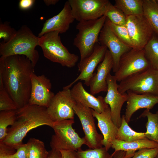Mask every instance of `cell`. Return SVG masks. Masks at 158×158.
<instances>
[{
	"label": "cell",
	"mask_w": 158,
	"mask_h": 158,
	"mask_svg": "<svg viewBox=\"0 0 158 158\" xmlns=\"http://www.w3.org/2000/svg\"><path fill=\"white\" fill-rule=\"evenodd\" d=\"M106 17L103 16L95 20L79 23L76 28L78 32L73 40V44L79 49L80 63L90 56L98 42L100 32L105 23Z\"/></svg>",
	"instance_id": "cell-4"
},
{
	"label": "cell",
	"mask_w": 158,
	"mask_h": 158,
	"mask_svg": "<svg viewBox=\"0 0 158 158\" xmlns=\"http://www.w3.org/2000/svg\"><path fill=\"white\" fill-rule=\"evenodd\" d=\"M34 67L31 61L24 55L0 58V78L18 109L28 103L31 75L34 72Z\"/></svg>",
	"instance_id": "cell-1"
},
{
	"label": "cell",
	"mask_w": 158,
	"mask_h": 158,
	"mask_svg": "<svg viewBox=\"0 0 158 158\" xmlns=\"http://www.w3.org/2000/svg\"><path fill=\"white\" fill-rule=\"evenodd\" d=\"M27 144L28 158H47L49 152L46 150L42 141L37 139L31 138Z\"/></svg>",
	"instance_id": "cell-29"
},
{
	"label": "cell",
	"mask_w": 158,
	"mask_h": 158,
	"mask_svg": "<svg viewBox=\"0 0 158 158\" xmlns=\"http://www.w3.org/2000/svg\"><path fill=\"white\" fill-rule=\"evenodd\" d=\"M76 102L70 88L64 86L55 94L47 108V112L54 122L74 119L75 113L73 107Z\"/></svg>",
	"instance_id": "cell-10"
},
{
	"label": "cell",
	"mask_w": 158,
	"mask_h": 158,
	"mask_svg": "<svg viewBox=\"0 0 158 158\" xmlns=\"http://www.w3.org/2000/svg\"><path fill=\"white\" fill-rule=\"evenodd\" d=\"M126 152L124 151L120 150L113 153L111 154V158H124Z\"/></svg>",
	"instance_id": "cell-41"
},
{
	"label": "cell",
	"mask_w": 158,
	"mask_h": 158,
	"mask_svg": "<svg viewBox=\"0 0 158 158\" xmlns=\"http://www.w3.org/2000/svg\"><path fill=\"white\" fill-rule=\"evenodd\" d=\"M16 110L0 111V142L5 138L7 134V127L12 126L16 117Z\"/></svg>",
	"instance_id": "cell-28"
},
{
	"label": "cell",
	"mask_w": 158,
	"mask_h": 158,
	"mask_svg": "<svg viewBox=\"0 0 158 158\" xmlns=\"http://www.w3.org/2000/svg\"><path fill=\"white\" fill-rule=\"evenodd\" d=\"M58 31H52L39 37V46L44 56L51 61L63 66H74L79 59L77 55L71 53L62 43Z\"/></svg>",
	"instance_id": "cell-5"
},
{
	"label": "cell",
	"mask_w": 158,
	"mask_h": 158,
	"mask_svg": "<svg viewBox=\"0 0 158 158\" xmlns=\"http://www.w3.org/2000/svg\"><path fill=\"white\" fill-rule=\"evenodd\" d=\"M118 89L121 94L131 91L158 96V70L150 67L132 75L120 82Z\"/></svg>",
	"instance_id": "cell-7"
},
{
	"label": "cell",
	"mask_w": 158,
	"mask_h": 158,
	"mask_svg": "<svg viewBox=\"0 0 158 158\" xmlns=\"http://www.w3.org/2000/svg\"><path fill=\"white\" fill-rule=\"evenodd\" d=\"M72 16L79 22L97 19L104 15L108 0H68Z\"/></svg>",
	"instance_id": "cell-9"
},
{
	"label": "cell",
	"mask_w": 158,
	"mask_h": 158,
	"mask_svg": "<svg viewBox=\"0 0 158 158\" xmlns=\"http://www.w3.org/2000/svg\"><path fill=\"white\" fill-rule=\"evenodd\" d=\"M150 67L144 49L133 48L121 57L114 76L117 81L120 82L132 75Z\"/></svg>",
	"instance_id": "cell-8"
},
{
	"label": "cell",
	"mask_w": 158,
	"mask_h": 158,
	"mask_svg": "<svg viewBox=\"0 0 158 158\" xmlns=\"http://www.w3.org/2000/svg\"><path fill=\"white\" fill-rule=\"evenodd\" d=\"M71 95L76 102L83 106L101 113L109 107L102 96L96 97L85 89L80 81L75 84L71 89Z\"/></svg>",
	"instance_id": "cell-20"
},
{
	"label": "cell",
	"mask_w": 158,
	"mask_h": 158,
	"mask_svg": "<svg viewBox=\"0 0 158 158\" xmlns=\"http://www.w3.org/2000/svg\"><path fill=\"white\" fill-rule=\"evenodd\" d=\"M104 16L114 24L126 25V16L121 10L111 3L109 5Z\"/></svg>",
	"instance_id": "cell-31"
},
{
	"label": "cell",
	"mask_w": 158,
	"mask_h": 158,
	"mask_svg": "<svg viewBox=\"0 0 158 158\" xmlns=\"http://www.w3.org/2000/svg\"><path fill=\"white\" fill-rule=\"evenodd\" d=\"M74 20L67 1L65 3L63 9L58 14L46 20L38 37H41L46 33L52 31H57L61 34L64 33L69 29L70 24Z\"/></svg>",
	"instance_id": "cell-17"
},
{
	"label": "cell",
	"mask_w": 158,
	"mask_h": 158,
	"mask_svg": "<svg viewBox=\"0 0 158 158\" xmlns=\"http://www.w3.org/2000/svg\"><path fill=\"white\" fill-rule=\"evenodd\" d=\"M31 81L28 104L47 108L55 95L51 91L50 80L44 75H37L34 72L31 75Z\"/></svg>",
	"instance_id": "cell-14"
},
{
	"label": "cell",
	"mask_w": 158,
	"mask_h": 158,
	"mask_svg": "<svg viewBox=\"0 0 158 158\" xmlns=\"http://www.w3.org/2000/svg\"><path fill=\"white\" fill-rule=\"evenodd\" d=\"M0 78V111L16 110L18 108L8 94Z\"/></svg>",
	"instance_id": "cell-33"
},
{
	"label": "cell",
	"mask_w": 158,
	"mask_h": 158,
	"mask_svg": "<svg viewBox=\"0 0 158 158\" xmlns=\"http://www.w3.org/2000/svg\"><path fill=\"white\" fill-rule=\"evenodd\" d=\"M146 117L147 122L146 124V132L145 133L146 138L158 144V111L155 114L150 110L146 109L139 118Z\"/></svg>",
	"instance_id": "cell-23"
},
{
	"label": "cell",
	"mask_w": 158,
	"mask_h": 158,
	"mask_svg": "<svg viewBox=\"0 0 158 158\" xmlns=\"http://www.w3.org/2000/svg\"><path fill=\"white\" fill-rule=\"evenodd\" d=\"M147 138L145 133L138 132L133 130L126 121L124 115L122 116L120 126L118 128L116 139L125 142H130Z\"/></svg>",
	"instance_id": "cell-25"
},
{
	"label": "cell",
	"mask_w": 158,
	"mask_h": 158,
	"mask_svg": "<svg viewBox=\"0 0 158 158\" xmlns=\"http://www.w3.org/2000/svg\"><path fill=\"white\" fill-rule=\"evenodd\" d=\"M17 31L11 27L8 22L0 23V40L3 39V42H7L15 36Z\"/></svg>",
	"instance_id": "cell-34"
},
{
	"label": "cell",
	"mask_w": 158,
	"mask_h": 158,
	"mask_svg": "<svg viewBox=\"0 0 158 158\" xmlns=\"http://www.w3.org/2000/svg\"><path fill=\"white\" fill-rule=\"evenodd\" d=\"M100 44L107 47L113 59V71H116L120 59L125 53L132 48L124 44L115 35L106 21L99 37Z\"/></svg>",
	"instance_id": "cell-16"
},
{
	"label": "cell",
	"mask_w": 158,
	"mask_h": 158,
	"mask_svg": "<svg viewBox=\"0 0 158 158\" xmlns=\"http://www.w3.org/2000/svg\"><path fill=\"white\" fill-rule=\"evenodd\" d=\"M74 119L55 122L52 128L54 132L50 142L52 150L77 151L86 145L84 137L81 138L73 127Z\"/></svg>",
	"instance_id": "cell-6"
},
{
	"label": "cell",
	"mask_w": 158,
	"mask_h": 158,
	"mask_svg": "<svg viewBox=\"0 0 158 158\" xmlns=\"http://www.w3.org/2000/svg\"><path fill=\"white\" fill-rule=\"evenodd\" d=\"M12 156L14 158H28V147L27 143L21 145Z\"/></svg>",
	"instance_id": "cell-36"
},
{
	"label": "cell",
	"mask_w": 158,
	"mask_h": 158,
	"mask_svg": "<svg viewBox=\"0 0 158 158\" xmlns=\"http://www.w3.org/2000/svg\"><path fill=\"white\" fill-rule=\"evenodd\" d=\"M76 158H111V155L104 147L76 152Z\"/></svg>",
	"instance_id": "cell-32"
},
{
	"label": "cell",
	"mask_w": 158,
	"mask_h": 158,
	"mask_svg": "<svg viewBox=\"0 0 158 158\" xmlns=\"http://www.w3.org/2000/svg\"><path fill=\"white\" fill-rule=\"evenodd\" d=\"M155 158H158V154H157V156H156Z\"/></svg>",
	"instance_id": "cell-44"
},
{
	"label": "cell",
	"mask_w": 158,
	"mask_h": 158,
	"mask_svg": "<svg viewBox=\"0 0 158 158\" xmlns=\"http://www.w3.org/2000/svg\"><path fill=\"white\" fill-rule=\"evenodd\" d=\"M73 108L82 126L86 145L91 149L102 147L103 136L99 134L97 130L92 109L85 107L76 102Z\"/></svg>",
	"instance_id": "cell-11"
},
{
	"label": "cell",
	"mask_w": 158,
	"mask_h": 158,
	"mask_svg": "<svg viewBox=\"0 0 158 158\" xmlns=\"http://www.w3.org/2000/svg\"><path fill=\"white\" fill-rule=\"evenodd\" d=\"M107 49L106 46L97 43L91 54L81 63H78V70L80 72L79 75L71 83L65 87L70 88L79 80H83L84 84L89 86L94 72L97 65L103 60Z\"/></svg>",
	"instance_id": "cell-15"
},
{
	"label": "cell",
	"mask_w": 158,
	"mask_h": 158,
	"mask_svg": "<svg viewBox=\"0 0 158 158\" xmlns=\"http://www.w3.org/2000/svg\"><path fill=\"white\" fill-rule=\"evenodd\" d=\"M16 150L2 142H0V158H14L12 154Z\"/></svg>",
	"instance_id": "cell-37"
},
{
	"label": "cell",
	"mask_w": 158,
	"mask_h": 158,
	"mask_svg": "<svg viewBox=\"0 0 158 158\" xmlns=\"http://www.w3.org/2000/svg\"><path fill=\"white\" fill-rule=\"evenodd\" d=\"M158 154V147L144 148L135 152L131 158H155Z\"/></svg>",
	"instance_id": "cell-35"
},
{
	"label": "cell",
	"mask_w": 158,
	"mask_h": 158,
	"mask_svg": "<svg viewBox=\"0 0 158 158\" xmlns=\"http://www.w3.org/2000/svg\"><path fill=\"white\" fill-rule=\"evenodd\" d=\"M156 1L157 3V4L158 5V0H156Z\"/></svg>",
	"instance_id": "cell-43"
},
{
	"label": "cell",
	"mask_w": 158,
	"mask_h": 158,
	"mask_svg": "<svg viewBox=\"0 0 158 158\" xmlns=\"http://www.w3.org/2000/svg\"><path fill=\"white\" fill-rule=\"evenodd\" d=\"M107 80L108 88L104 99L110 108L112 121L118 128L122 121L121 110L124 103L126 102L127 94L126 92L121 94L119 92L117 81L114 75L109 73Z\"/></svg>",
	"instance_id": "cell-13"
},
{
	"label": "cell",
	"mask_w": 158,
	"mask_h": 158,
	"mask_svg": "<svg viewBox=\"0 0 158 158\" xmlns=\"http://www.w3.org/2000/svg\"><path fill=\"white\" fill-rule=\"evenodd\" d=\"M35 2V0H20L18 4L19 7L22 10H29Z\"/></svg>",
	"instance_id": "cell-38"
},
{
	"label": "cell",
	"mask_w": 158,
	"mask_h": 158,
	"mask_svg": "<svg viewBox=\"0 0 158 158\" xmlns=\"http://www.w3.org/2000/svg\"><path fill=\"white\" fill-rule=\"evenodd\" d=\"M126 26L134 48L143 49L154 31L143 15L126 16Z\"/></svg>",
	"instance_id": "cell-12"
},
{
	"label": "cell",
	"mask_w": 158,
	"mask_h": 158,
	"mask_svg": "<svg viewBox=\"0 0 158 158\" xmlns=\"http://www.w3.org/2000/svg\"><path fill=\"white\" fill-rule=\"evenodd\" d=\"M43 1L47 6H49L50 5H54L56 4L59 1V0H44Z\"/></svg>",
	"instance_id": "cell-42"
},
{
	"label": "cell",
	"mask_w": 158,
	"mask_h": 158,
	"mask_svg": "<svg viewBox=\"0 0 158 158\" xmlns=\"http://www.w3.org/2000/svg\"><path fill=\"white\" fill-rule=\"evenodd\" d=\"M92 114L98 122V127L103 136V146L108 151L112 143L116 139L118 129L112 120L109 107L101 113L92 109Z\"/></svg>",
	"instance_id": "cell-21"
},
{
	"label": "cell",
	"mask_w": 158,
	"mask_h": 158,
	"mask_svg": "<svg viewBox=\"0 0 158 158\" xmlns=\"http://www.w3.org/2000/svg\"><path fill=\"white\" fill-rule=\"evenodd\" d=\"M49 152L47 158H61V153L59 151L51 149Z\"/></svg>",
	"instance_id": "cell-40"
},
{
	"label": "cell",
	"mask_w": 158,
	"mask_h": 158,
	"mask_svg": "<svg viewBox=\"0 0 158 158\" xmlns=\"http://www.w3.org/2000/svg\"><path fill=\"white\" fill-rule=\"evenodd\" d=\"M114 5L126 16L143 15V0H115Z\"/></svg>",
	"instance_id": "cell-24"
},
{
	"label": "cell",
	"mask_w": 158,
	"mask_h": 158,
	"mask_svg": "<svg viewBox=\"0 0 158 158\" xmlns=\"http://www.w3.org/2000/svg\"><path fill=\"white\" fill-rule=\"evenodd\" d=\"M113 67L112 56L107 49L102 61L99 64L97 72L91 78L90 83V93L94 95L102 92H107V78Z\"/></svg>",
	"instance_id": "cell-18"
},
{
	"label": "cell",
	"mask_w": 158,
	"mask_h": 158,
	"mask_svg": "<svg viewBox=\"0 0 158 158\" xmlns=\"http://www.w3.org/2000/svg\"><path fill=\"white\" fill-rule=\"evenodd\" d=\"M127 98L125 117L128 123L133 115L140 109L150 110L158 103V96L150 94H138L131 91L126 92Z\"/></svg>",
	"instance_id": "cell-19"
},
{
	"label": "cell",
	"mask_w": 158,
	"mask_h": 158,
	"mask_svg": "<svg viewBox=\"0 0 158 158\" xmlns=\"http://www.w3.org/2000/svg\"><path fill=\"white\" fill-rule=\"evenodd\" d=\"M54 123L46 107L28 103L17 110L15 122L8 129L7 135L1 142L16 150L31 130L42 125L52 128Z\"/></svg>",
	"instance_id": "cell-2"
},
{
	"label": "cell",
	"mask_w": 158,
	"mask_h": 158,
	"mask_svg": "<svg viewBox=\"0 0 158 158\" xmlns=\"http://www.w3.org/2000/svg\"><path fill=\"white\" fill-rule=\"evenodd\" d=\"M106 22L115 35L120 40L131 48H134L126 25L114 24L107 18Z\"/></svg>",
	"instance_id": "cell-30"
},
{
	"label": "cell",
	"mask_w": 158,
	"mask_h": 158,
	"mask_svg": "<svg viewBox=\"0 0 158 158\" xmlns=\"http://www.w3.org/2000/svg\"><path fill=\"white\" fill-rule=\"evenodd\" d=\"M143 15L158 35V5L156 0H143Z\"/></svg>",
	"instance_id": "cell-26"
},
{
	"label": "cell",
	"mask_w": 158,
	"mask_h": 158,
	"mask_svg": "<svg viewBox=\"0 0 158 158\" xmlns=\"http://www.w3.org/2000/svg\"><path fill=\"white\" fill-rule=\"evenodd\" d=\"M158 147V144L148 139L125 142L115 139L112 143L111 147L114 150L113 153L120 151L126 152L124 158H131L137 150L144 148H152Z\"/></svg>",
	"instance_id": "cell-22"
},
{
	"label": "cell",
	"mask_w": 158,
	"mask_h": 158,
	"mask_svg": "<svg viewBox=\"0 0 158 158\" xmlns=\"http://www.w3.org/2000/svg\"><path fill=\"white\" fill-rule=\"evenodd\" d=\"M61 158H76V152L71 150H61Z\"/></svg>",
	"instance_id": "cell-39"
},
{
	"label": "cell",
	"mask_w": 158,
	"mask_h": 158,
	"mask_svg": "<svg viewBox=\"0 0 158 158\" xmlns=\"http://www.w3.org/2000/svg\"><path fill=\"white\" fill-rule=\"evenodd\" d=\"M144 49L151 67L158 70V38L153 36Z\"/></svg>",
	"instance_id": "cell-27"
},
{
	"label": "cell",
	"mask_w": 158,
	"mask_h": 158,
	"mask_svg": "<svg viewBox=\"0 0 158 158\" xmlns=\"http://www.w3.org/2000/svg\"><path fill=\"white\" fill-rule=\"evenodd\" d=\"M39 37L36 36L27 25H22L14 37L7 42L0 43V55L6 57L13 55L25 56L35 67L39 59L38 51Z\"/></svg>",
	"instance_id": "cell-3"
}]
</instances>
